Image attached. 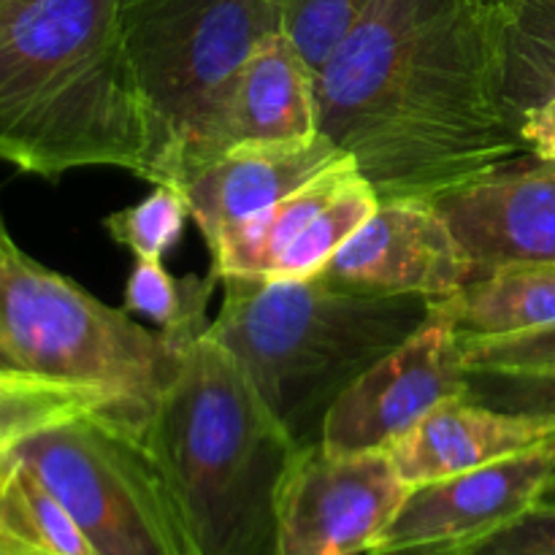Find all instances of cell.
Returning a JSON list of instances; mask_svg holds the SVG:
<instances>
[{
  "instance_id": "cell-1",
  "label": "cell",
  "mask_w": 555,
  "mask_h": 555,
  "mask_svg": "<svg viewBox=\"0 0 555 555\" xmlns=\"http://www.w3.org/2000/svg\"><path fill=\"white\" fill-rule=\"evenodd\" d=\"M318 85V128L379 201H439L524 155L486 0H372Z\"/></svg>"
},
{
  "instance_id": "cell-2",
  "label": "cell",
  "mask_w": 555,
  "mask_h": 555,
  "mask_svg": "<svg viewBox=\"0 0 555 555\" xmlns=\"http://www.w3.org/2000/svg\"><path fill=\"white\" fill-rule=\"evenodd\" d=\"M0 160L49 182L76 168L163 182L119 0H25L0 16Z\"/></svg>"
},
{
  "instance_id": "cell-3",
  "label": "cell",
  "mask_w": 555,
  "mask_h": 555,
  "mask_svg": "<svg viewBox=\"0 0 555 555\" xmlns=\"http://www.w3.org/2000/svg\"><path fill=\"white\" fill-rule=\"evenodd\" d=\"M146 439L198 555H280L276 509L301 444L225 347L204 336L179 358Z\"/></svg>"
},
{
  "instance_id": "cell-4",
  "label": "cell",
  "mask_w": 555,
  "mask_h": 555,
  "mask_svg": "<svg viewBox=\"0 0 555 555\" xmlns=\"http://www.w3.org/2000/svg\"><path fill=\"white\" fill-rule=\"evenodd\" d=\"M431 314L415 296H374L307 280L222 276L209 339L225 347L298 444L320 442L341 393Z\"/></svg>"
},
{
  "instance_id": "cell-5",
  "label": "cell",
  "mask_w": 555,
  "mask_h": 555,
  "mask_svg": "<svg viewBox=\"0 0 555 555\" xmlns=\"http://www.w3.org/2000/svg\"><path fill=\"white\" fill-rule=\"evenodd\" d=\"M182 356L160 331L38 263L0 228V377L85 390L114 423L146 437Z\"/></svg>"
},
{
  "instance_id": "cell-6",
  "label": "cell",
  "mask_w": 555,
  "mask_h": 555,
  "mask_svg": "<svg viewBox=\"0 0 555 555\" xmlns=\"http://www.w3.org/2000/svg\"><path fill=\"white\" fill-rule=\"evenodd\" d=\"M119 30L179 188L249 54L282 33L280 0H119Z\"/></svg>"
},
{
  "instance_id": "cell-7",
  "label": "cell",
  "mask_w": 555,
  "mask_h": 555,
  "mask_svg": "<svg viewBox=\"0 0 555 555\" xmlns=\"http://www.w3.org/2000/svg\"><path fill=\"white\" fill-rule=\"evenodd\" d=\"M14 453L98 555H198L171 477L141 434L87 412L22 439Z\"/></svg>"
},
{
  "instance_id": "cell-8",
  "label": "cell",
  "mask_w": 555,
  "mask_h": 555,
  "mask_svg": "<svg viewBox=\"0 0 555 555\" xmlns=\"http://www.w3.org/2000/svg\"><path fill=\"white\" fill-rule=\"evenodd\" d=\"M406 486L385 450L336 453L301 444L280 493V555H366L404 502Z\"/></svg>"
},
{
  "instance_id": "cell-9",
  "label": "cell",
  "mask_w": 555,
  "mask_h": 555,
  "mask_svg": "<svg viewBox=\"0 0 555 555\" xmlns=\"http://www.w3.org/2000/svg\"><path fill=\"white\" fill-rule=\"evenodd\" d=\"M464 345L442 312L379 358L331 406L320 442L336 453L385 450L421 417L466 396Z\"/></svg>"
},
{
  "instance_id": "cell-10",
  "label": "cell",
  "mask_w": 555,
  "mask_h": 555,
  "mask_svg": "<svg viewBox=\"0 0 555 555\" xmlns=\"http://www.w3.org/2000/svg\"><path fill=\"white\" fill-rule=\"evenodd\" d=\"M555 475V439L496 464L412 486L366 555H450L540 504Z\"/></svg>"
},
{
  "instance_id": "cell-11",
  "label": "cell",
  "mask_w": 555,
  "mask_h": 555,
  "mask_svg": "<svg viewBox=\"0 0 555 555\" xmlns=\"http://www.w3.org/2000/svg\"><path fill=\"white\" fill-rule=\"evenodd\" d=\"M318 276L374 296H415L437 304L475 280V263L434 201H379Z\"/></svg>"
},
{
  "instance_id": "cell-12",
  "label": "cell",
  "mask_w": 555,
  "mask_h": 555,
  "mask_svg": "<svg viewBox=\"0 0 555 555\" xmlns=\"http://www.w3.org/2000/svg\"><path fill=\"white\" fill-rule=\"evenodd\" d=\"M434 204L475 280L504 266L555 263V160L524 152Z\"/></svg>"
},
{
  "instance_id": "cell-13",
  "label": "cell",
  "mask_w": 555,
  "mask_h": 555,
  "mask_svg": "<svg viewBox=\"0 0 555 555\" xmlns=\"http://www.w3.org/2000/svg\"><path fill=\"white\" fill-rule=\"evenodd\" d=\"M345 157L350 155L323 130L287 141H247L195 166L179 190L211 249L233 225L274 206Z\"/></svg>"
},
{
  "instance_id": "cell-14",
  "label": "cell",
  "mask_w": 555,
  "mask_h": 555,
  "mask_svg": "<svg viewBox=\"0 0 555 555\" xmlns=\"http://www.w3.org/2000/svg\"><path fill=\"white\" fill-rule=\"evenodd\" d=\"M318 130V85L312 68L304 63L296 47L276 33L242 65L204 146L184 177L228 146L247 141L301 139Z\"/></svg>"
},
{
  "instance_id": "cell-15",
  "label": "cell",
  "mask_w": 555,
  "mask_h": 555,
  "mask_svg": "<svg viewBox=\"0 0 555 555\" xmlns=\"http://www.w3.org/2000/svg\"><path fill=\"white\" fill-rule=\"evenodd\" d=\"M555 439V423L450 399L385 448L406 486L444 480Z\"/></svg>"
},
{
  "instance_id": "cell-16",
  "label": "cell",
  "mask_w": 555,
  "mask_h": 555,
  "mask_svg": "<svg viewBox=\"0 0 555 555\" xmlns=\"http://www.w3.org/2000/svg\"><path fill=\"white\" fill-rule=\"evenodd\" d=\"M434 309L450 320L464 345L547 328L555 323V263L504 266Z\"/></svg>"
},
{
  "instance_id": "cell-17",
  "label": "cell",
  "mask_w": 555,
  "mask_h": 555,
  "mask_svg": "<svg viewBox=\"0 0 555 555\" xmlns=\"http://www.w3.org/2000/svg\"><path fill=\"white\" fill-rule=\"evenodd\" d=\"M486 9L499 92L518 130L520 119L555 92V0H486Z\"/></svg>"
},
{
  "instance_id": "cell-18",
  "label": "cell",
  "mask_w": 555,
  "mask_h": 555,
  "mask_svg": "<svg viewBox=\"0 0 555 555\" xmlns=\"http://www.w3.org/2000/svg\"><path fill=\"white\" fill-rule=\"evenodd\" d=\"M352 171H358L356 160L345 157V160L334 163L314 179H309L304 188L293 190L291 195L276 201L274 206L233 225L209 249L211 271L220 280L222 276L271 280L282 255L301 236L304 228L312 222V217L334 198L336 190L352 177Z\"/></svg>"
},
{
  "instance_id": "cell-19",
  "label": "cell",
  "mask_w": 555,
  "mask_h": 555,
  "mask_svg": "<svg viewBox=\"0 0 555 555\" xmlns=\"http://www.w3.org/2000/svg\"><path fill=\"white\" fill-rule=\"evenodd\" d=\"M220 276L209 274L177 276L157 258H135L125 285V307L130 314H141L171 341L177 352H188L198 339L209 334L211 301Z\"/></svg>"
},
{
  "instance_id": "cell-20",
  "label": "cell",
  "mask_w": 555,
  "mask_h": 555,
  "mask_svg": "<svg viewBox=\"0 0 555 555\" xmlns=\"http://www.w3.org/2000/svg\"><path fill=\"white\" fill-rule=\"evenodd\" d=\"M377 206L379 198L369 179L361 171H352V177L336 190L334 198L312 217L301 236L282 255L271 280H307V276L320 274L323 266L339 253L341 244L372 217Z\"/></svg>"
},
{
  "instance_id": "cell-21",
  "label": "cell",
  "mask_w": 555,
  "mask_h": 555,
  "mask_svg": "<svg viewBox=\"0 0 555 555\" xmlns=\"http://www.w3.org/2000/svg\"><path fill=\"white\" fill-rule=\"evenodd\" d=\"M87 412H98L112 421L108 406L85 390L36 383V379L0 377V453H9L22 439L43 428L87 415Z\"/></svg>"
},
{
  "instance_id": "cell-22",
  "label": "cell",
  "mask_w": 555,
  "mask_h": 555,
  "mask_svg": "<svg viewBox=\"0 0 555 555\" xmlns=\"http://www.w3.org/2000/svg\"><path fill=\"white\" fill-rule=\"evenodd\" d=\"M152 193L139 204L112 211L103 220L108 238L133 258H166L168 249L182 238L190 209L188 198L173 184H152Z\"/></svg>"
},
{
  "instance_id": "cell-23",
  "label": "cell",
  "mask_w": 555,
  "mask_h": 555,
  "mask_svg": "<svg viewBox=\"0 0 555 555\" xmlns=\"http://www.w3.org/2000/svg\"><path fill=\"white\" fill-rule=\"evenodd\" d=\"M372 0H280L282 36L318 76L347 41Z\"/></svg>"
},
{
  "instance_id": "cell-24",
  "label": "cell",
  "mask_w": 555,
  "mask_h": 555,
  "mask_svg": "<svg viewBox=\"0 0 555 555\" xmlns=\"http://www.w3.org/2000/svg\"><path fill=\"white\" fill-rule=\"evenodd\" d=\"M466 399L509 415L555 423V369L551 372H469Z\"/></svg>"
},
{
  "instance_id": "cell-25",
  "label": "cell",
  "mask_w": 555,
  "mask_h": 555,
  "mask_svg": "<svg viewBox=\"0 0 555 555\" xmlns=\"http://www.w3.org/2000/svg\"><path fill=\"white\" fill-rule=\"evenodd\" d=\"M464 363L469 372H551L555 369V323L531 334L466 341Z\"/></svg>"
},
{
  "instance_id": "cell-26",
  "label": "cell",
  "mask_w": 555,
  "mask_h": 555,
  "mask_svg": "<svg viewBox=\"0 0 555 555\" xmlns=\"http://www.w3.org/2000/svg\"><path fill=\"white\" fill-rule=\"evenodd\" d=\"M450 555H555V507H534L496 534Z\"/></svg>"
},
{
  "instance_id": "cell-27",
  "label": "cell",
  "mask_w": 555,
  "mask_h": 555,
  "mask_svg": "<svg viewBox=\"0 0 555 555\" xmlns=\"http://www.w3.org/2000/svg\"><path fill=\"white\" fill-rule=\"evenodd\" d=\"M20 469V455L14 450L0 453V545L38 551L33 542L30 520H27L25 496H22Z\"/></svg>"
},
{
  "instance_id": "cell-28",
  "label": "cell",
  "mask_w": 555,
  "mask_h": 555,
  "mask_svg": "<svg viewBox=\"0 0 555 555\" xmlns=\"http://www.w3.org/2000/svg\"><path fill=\"white\" fill-rule=\"evenodd\" d=\"M518 135L524 152L555 160V92L520 119Z\"/></svg>"
},
{
  "instance_id": "cell-29",
  "label": "cell",
  "mask_w": 555,
  "mask_h": 555,
  "mask_svg": "<svg viewBox=\"0 0 555 555\" xmlns=\"http://www.w3.org/2000/svg\"><path fill=\"white\" fill-rule=\"evenodd\" d=\"M537 507H555V475L551 477V482L545 486V491H542L540 504H537Z\"/></svg>"
},
{
  "instance_id": "cell-30",
  "label": "cell",
  "mask_w": 555,
  "mask_h": 555,
  "mask_svg": "<svg viewBox=\"0 0 555 555\" xmlns=\"http://www.w3.org/2000/svg\"><path fill=\"white\" fill-rule=\"evenodd\" d=\"M0 555H49V553L30 551V547H5V545H0Z\"/></svg>"
},
{
  "instance_id": "cell-31",
  "label": "cell",
  "mask_w": 555,
  "mask_h": 555,
  "mask_svg": "<svg viewBox=\"0 0 555 555\" xmlns=\"http://www.w3.org/2000/svg\"><path fill=\"white\" fill-rule=\"evenodd\" d=\"M20 3H25V0H0V16H5L9 11H14Z\"/></svg>"
},
{
  "instance_id": "cell-32",
  "label": "cell",
  "mask_w": 555,
  "mask_h": 555,
  "mask_svg": "<svg viewBox=\"0 0 555 555\" xmlns=\"http://www.w3.org/2000/svg\"><path fill=\"white\" fill-rule=\"evenodd\" d=\"M5 225V220H3V211H0V228H3Z\"/></svg>"
}]
</instances>
